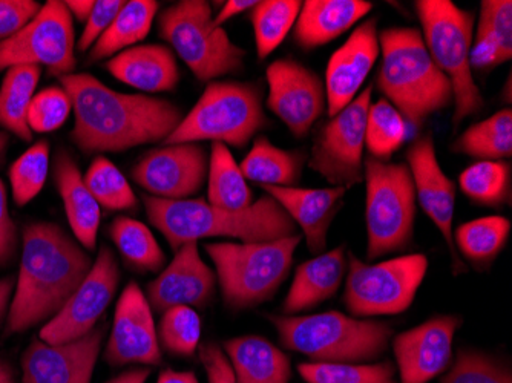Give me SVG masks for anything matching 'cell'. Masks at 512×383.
<instances>
[{"instance_id":"obj_12","label":"cell","mask_w":512,"mask_h":383,"mask_svg":"<svg viewBox=\"0 0 512 383\" xmlns=\"http://www.w3.org/2000/svg\"><path fill=\"white\" fill-rule=\"evenodd\" d=\"M373 85L341 112L330 117L313 138L309 167L332 187H350L364 181L365 129Z\"/></svg>"},{"instance_id":"obj_40","label":"cell","mask_w":512,"mask_h":383,"mask_svg":"<svg viewBox=\"0 0 512 383\" xmlns=\"http://www.w3.org/2000/svg\"><path fill=\"white\" fill-rule=\"evenodd\" d=\"M298 373L309 383H398L396 368L391 362L381 364H318L298 365Z\"/></svg>"},{"instance_id":"obj_38","label":"cell","mask_w":512,"mask_h":383,"mask_svg":"<svg viewBox=\"0 0 512 383\" xmlns=\"http://www.w3.org/2000/svg\"><path fill=\"white\" fill-rule=\"evenodd\" d=\"M408 128L401 112L388 100L371 103L365 129V148L370 157L388 161L407 140Z\"/></svg>"},{"instance_id":"obj_6","label":"cell","mask_w":512,"mask_h":383,"mask_svg":"<svg viewBox=\"0 0 512 383\" xmlns=\"http://www.w3.org/2000/svg\"><path fill=\"white\" fill-rule=\"evenodd\" d=\"M421 20L422 39L434 65L450 80L453 88L454 129L463 120L479 114L485 106L482 92L474 82L470 65L473 45L474 14L462 10L450 0L414 2Z\"/></svg>"},{"instance_id":"obj_39","label":"cell","mask_w":512,"mask_h":383,"mask_svg":"<svg viewBox=\"0 0 512 383\" xmlns=\"http://www.w3.org/2000/svg\"><path fill=\"white\" fill-rule=\"evenodd\" d=\"M83 178L97 203L106 210H129L137 206L131 184L108 158L102 155L94 158Z\"/></svg>"},{"instance_id":"obj_29","label":"cell","mask_w":512,"mask_h":383,"mask_svg":"<svg viewBox=\"0 0 512 383\" xmlns=\"http://www.w3.org/2000/svg\"><path fill=\"white\" fill-rule=\"evenodd\" d=\"M306 161L304 152L279 149L266 137H256L240 167L246 180L261 184V187H295L301 180Z\"/></svg>"},{"instance_id":"obj_57","label":"cell","mask_w":512,"mask_h":383,"mask_svg":"<svg viewBox=\"0 0 512 383\" xmlns=\"http://www.w3.org/2000/svg\"><path fill=\"white\" fill-rule=\"evenodd\" d=\"M8 135L4 132H0V155L4 154L5 148H7Z\"/></svg>"},{"instance_id":"obj_49","label":"cell","mask_w":512,"mask_h":383,"mask_svg":"<svg viewBox=\"0 0 512 383\" xmlns=\"http://www.w3.org/2000/svg\"><path fill=\"white\" fill-rule=\"evenodd\" d=\"M198 356L206 370L209 383H237L234 370L230 367L223 348L218 347L214 342H207L198 347Z\"/></svg>"},{"instance_id":"obj_41","label":"cell","mask_w":512,"mask_h":383,"mask_svg":"<svg viewBox=\"0 0 512 383\" xmlns=\"http://www.w3.org/2000/svg\"><path fill=\"white\" fill-rule=\"evenodd\" d=\"M50 171V145L37 141L10 167V183L17 206L33 201L42 192Z\"/></svg>"},{"instance_id":"obj_31","label":"cell","mask_w":512,"mask_h":383,"mask_svg":"<svg viewBox=\"0 0 512 383\" xmlns=\"http://www.w3.org/2000/svg\"><path fill=\"white\" fill-rule=\"evenodd\" d=\"M40 74L39 66H14L8 69L0 88V126L23 141L33 138L28 126V109L36 95Z\"/></svg>"},{"instance_id":"obj_42","label":"cell","mask_w":512,"mask_h":383,"mask_svg":"<svg viewBox=\"0 0 512 383\" xmlns=\"http://www.w3.org/2000/svg\"><path fill=\"white\" fill-rule=\"evenodd\" d=\"M158 342L168 353L191 357L200 347L201 318L192 307H172L158 325Z\"/></svg>"},{"instance_id":"obj_13","label":"cell","mask_w":512,"mask_h":383,"mask_svg":"<svg viewBox=\"0 0 512 383\" xmlns=\"http://www.w3.org/2000/svg\"><path fill=\"white\" fill-rule=\"evenodd\" d=\"M73 16L65 2L48 0L37 16L10 39L0 40V71L14 66H45L53 76L73 74Z\"/></svg>"},{"instance_id":"obj_52","label":"cell","mask_w":512,"mask_h":383,"mask_svg":"<svg viewBox=\"0 0 512 383\" xmlns=\"http://www.w3.org/2000/svg\"><path fill=\"white\" fill-rule=\"evenodd\" d=\"M65 5L71 16L76 17L79 22H86L88 17L91 16L96 2H92V0H69V2H65Z\"/></svg>"},{"instance_id":"obj_48","label":"cell","mask_w":512,"mask_h":383,"mask_svg":"<svg viewBox=\"0 0 512 383\" xmlns=\"http://www.w3.org/2000/svg\"><path fill=\"white\" fill-rule=\"evenodd\" d=\"M502 63V56H500L499 48H497L493 37L483 25L477 23L476 36H474L470 51L471 69L491 71Z\"/></svg>"},{"instance_id":"obj_50","label":"cell","mask_w":512,"mask_h":383,"mask_svg":"<svg viewBox=\"0 0 512 383\" xmlns=\"http://www.w3.org/2000/svg\"><path fill=\"white\" fill-rule=\"evenodd\" d=\"M17 230L8 212L7 190L0 180V267L7 266L16 255Z\"/></svg>"},{"instance_id":"obj_24","label":"cell","mask_w":512,"mask_h":383,"mask_svg":"<svg viewBox=\"0 0 512 383\" xmlns=\"http://www.w3.org/2000/svg\"><path fill=\"white\" fill-rule=\"evenodd\" d=\"M371 8L365 0H307L302 2L293 39L302 50H315L347 33Z\"/></svg>"},{"instance_id":"obj_10","label":"cell","mask_w":512,"mask_h":383,"mask_svg":"<svg viewBox=\"0 0 512 383\" xmlns=\"http://www.w3.org/2000/svg\"><path fill=\"white\" fill-rule=\"evenodd\" d=\"M364 180L367 258L375 261L410 247L416 220V190L407 164L373 157L364 158Z\"/></svg>"},{"instance_id":"obj_1","label":"cell","mask_w":512,"mask_h":383,"mask_svg":"<svg viewBox=\"0 0 512 383\" xmlns=\"http://www.w3.org/2000/svg\"><path fill=\"white\" fill-rule=\"evenodd\" d=\"M59 80L76 114L71 140L85 154L165 141L183 120L180 108L169 100L122 94L91 74H68Z\"/></svg>"},{"instance_id":"obj_51","label":"cell","mask_w":512,"mask_h":383,"mask_svg":"<svg viewBox=\"0 0 512 383\" xmlns=\"http://www.w3.org/2000/svg\"><path fill=\"white\" fill-rule=\"evenodd\" d=\"M256 4L258 2H255V0H229L221 8L220 13L214 17V23L217 27H223V23H226L227 20L234 19V17L252 10Z\"/></svg>"},{"instance_id":"obj_9","label":"cell","mask_w":512,"mask_h":383,"mask_svg":"<svg viewBox=\"0 0 512 383\" xmlns=\"http://www.w3.org/2000/svg\"><path fill=\"white\" fill-rule=\"evenodd\" d=\"M158 34L174 48L200 82L240 73L246 51L214 23L209 2L183 0L158 17Z\"/></svg>"},{"instance_id":"obj_21","label":"cell","mask_w":512,"mask_h":383,"mask_svg":"<svg viewBox=\"0 0 512 383\" xmlns=\"http://www.w3.org/2000/svg\"><path fill=\"white\" fill-rule=\"evenodd\" d=\"M381 54L378 19L365 20L348 37L347 42L333 53L325 69L327 112L335 117L356 99Z\"/></svg>"},{"instance_id":"obj_22","label":"cell","mask_w":512,"mask_h":383,"mask_svg":"<svg viewBox=\"0 0 512 383\" xmlns=\"http://www.w3.org/2000/svg\"><path fill=\"white\" fill-rule=\"evenodd\" d=\"M215 273L198 252L197 243L181 246L174 261L148 285V302L158 313L172 307H204L214 298Z\"/></svg>"},{"instance_id":"obj_16","label":"cell","mask_w":512,"mask_h":383,"mask_svg":"<svg viewBox=\"0 0 512 383\" xmlns=\"http://www.w3.org/2000/svg\"><path fill=\"white\" fill-rule=\"evenodd\" d=\"M407 166L413 178L416 200L425 215L433 221L440 235L447 241L456 276L467 272L454 244L453 220L456 209V184L442 171L437 161L436 146L431 132L416 138L407 149Z\"/></svg>"},{"instance_id":"obj_36","label":"cell","mask_w":512,"mask_h":383,"mask_svg":"<svg viewBox=\"0 0 512 383\" xmlns=\"http://www.w3.org/2000/svg\"><path fill=\"white\" fill-rule=\"evenodd\" d=\"M109 236L123 258L135 269L158 272L165 266V252L161 250L151 229L140 221L128 217L115 218L109 227Z\"/></svg>"},{"instance_id":"obj_46","label":"cell","mask_w":512,"mask_h":383,"mask_svg":"<svg viewBox=\"0 0 512 383\" xmlns=\"http://www.w3.org/2000/svg\"><path fill=\"white\" fill-rule=\"evenodd\" d=\"M123 5H125V2H122V0H100V2H96L79 39V50L82 53L96 45L97 40L111 27V23L114 22Z\"/></svg>"},{"instance_id":"obj_26","label":"cell","mask_w":512,"mask_h":383,"mask_svg":"<svg viewBox=\"0 0 512 383\" xmlns=\"http://www.w3.org/2000/svg\"><path fill=\"white\" fill-rule=\"evenodd\" d=\"M345 246L316 255L296 269L292 287L283 304L286 315L312 310L338 293L347 273Z\"/></svg>"},{"instance_id":"obj_25","label":"cell","mask_w":512,"mask_h":383,"mask_svg":"<svg viewBox=\"0 0 512 383\" xmlns=\"http://www.w3.org/2000/svg\"><path fill=\"white\" fill-rule=\"evenodd\" d=\"M105 66L115 79L140 91H172L180 82L177 59L165 45L132 46Z\"/></svg>"},{"instance_id":"obj_44","label":"cell","mask_w":512,"mask_h":383,"mask_svg":"<svg viewBox=\"0 0 512 383\" xmlns=\"http://www.w3.org/2000/svg\"><path fill=\"white\" fill-rule=\"evenodd\" d=\"M73 109V103L63 88H46L34 95L30 109H28V126L31 132L46 134L59 129L69 112Z\"/></svg>"},{"instance_id":"obj_8","label":"cell","mask_w":512,"mask_h":383,"mask_svg":"<svg viewBox=\"0 0 512 383\" xmlns=\"http://www.w3.org/2000/svg\"><path fill=\"white\" fill-rule=\"evenodd\" d=\"M270 125L263 109V88L255 83H207L200 100L165 145L212 141L234 148L244 146Z\"/></svg>"},{"instance_id":"obj_18","label":"cell","mask_w":512,"mask_h":383,"mask_svg":"<svg viewBox=\"0 0 512 383\" xmlns=\"http://www.w3.org/2000/svg\"><path fill=\"white\" fill-rule=\"evenodd\" d=\"M105 359L114 367L158 365L161 362L151 305L137 282H129L117 302Z\"/></svg>"},{"instance_id":"obj_53","label":"cell","mask_w":512,"mask_h":383,"mask_svg":"<svg viewBox=\"0 0 512 383\" xmlns=\"http://www.w3.org/2000/svg\"><path fill=\"white\" fill-rule=\"evenodd\" d=\"M157 383H200L192 371L166 370L160 374Z\"/></svg>"},{"instance_id":"obj_20","label":"cell","mask_w":512,"mask_h":383,"mask_svg":"<svg viewBox=\"0 0 512 383\" xmlns=\"http://www.w3.org/2000/svg\"><path fill=\"white\" fill-rule=\"evenodd\" d=\"M105 328L96 327L83 338L51 345L34 339L22 356L23 383H91L102 348Z\"/></svg>"},{"instance_id":"obj_33","label":"cell","mask_w":512,"mask_h":383,"mask_svg":"<svg viewBox=\"0 0 512 383\" xmlns=\"http://www.w3.org/2000/svg\"><path fill=\"white\" fill-rule=\"evenodd\" d=\"M451 151L477 161H500L512 155V112L502 109L470 126L456 138Z\"/></svg>"},{"instance_id":"obj_28","label":"cell","mask_w":512,"mask_h":383,"mask_svg":"<svg viewBox=\"0 0 512 383\" xmlns=\"http://www.w3.org/2000/svg\"><path fill=\"white\" fill-rule=\"evenodd\" d=\"M223 351L237 383H289L292 376L287 354L261 336L229 339Z\"/></svg>"},{"instance_id":"obj_45","label":"cell","mask_w":512,"mask_h":383,"mask_svg":"<svg viewBox=\"0 0 512 383\" xmlns=\"http://www.w3.org/2000/svg\"><path fill=\"white\" fill-rule=\"evenodd\" d=\"M480 25L488 30L499 48L503 62L512 57L511 0H483L480 4Z\"/></svg>"},{"instance_id":"obj_3","label":"cell","mask_w":512,"mask_h":383,"mask_svg":"<svg viewBox=\"0 0 512 383\" xmlns=\"http://www.w3.org/2000/svg\"><path fill=\"white\" fill-rule=\"evenodd\" d=\"M146 212L155 229L177 252L204 238H234L241 243H266L298 235V227L270 195L244 210H226L203 200H161L145 197Z\"/></svg>"},{"instance_id":"obj_34","label":"cell","mask_w":512,"mask_h":383,"mask_svg":"<svg viewBox=\"0 0 512 383\" xmlns=\"http://www.w3.org/2000/svg\"><path fill=\"white\" fill-rule=\"evenodd\" d=\"M511 232V223L505 217L479 218L463 223L454 232L457 253L473 264L477 270L490 267L505 249Z\"/></svg>"},{"instance_id":"obj_7","label":"cell","mask_w":512,"mask_h":383,"mask_svg":"<svg viewBox=\"0 0 512 383\" xmlns=\"http://www.w3.org/2000/svg\"><path fill=\"white\" fill-rule=\"evenodd\" d=\"M301 239L298 233L266 243L206 244L226 307L246 310L270 301L286 281Z\"/></svg>"},{"instance_id":"obj_54","label":"cell","mask_w":512,"mask_h":383,"mask_svg":"<svg viewBox=\"0 0 512 383\" xmlns=\"http://www.w3.org/2000/svg\"><path fill=\"white\" fill-rule=\"evenodd\" d=\"M149 376H151L149 368H132L106 383H145Z\"/></svg>"},{"instance_id":"obj_2","label":"cell","mask_w":512,"mask_h":383,"mask_svg":"<svg viewBox=\"0 0 512 383\" xmlns=\"http://www.w3.org/2000/svg\"><path fill=\"white\" fill-rule=\"evenodd\" d=\"M91 258L53 223L28 224L5 334L51 321L91 270Z\"/></svg>"},{"instance_id":"obj_30","label":"cell","mask_w":512,"mask_h":383,"mask_svg":"<svg viewBox=\"0 0 512 383\" xmlns=\"http://www.w3.org/2000/svg\"><path fill=\"white\" fill-rule=\"evenodd\" d=\"M158 2L154 0H131L125 2L111 27L92 46L89 53L91 62L117 56L122 51L137 46L151 31L152 22L158 13Z\"/></svg>"},{"instance_id":"obj_56","label":"cell","mask_w":512,"mask_h":383,"mask_svg":"<svg viewBox=\"0 0 512 383\" xmlns=\"http://www.w3.org/2000/svg\"><path fill=\"white\" fill-rule=\"evenodd\" d=\"M0 383H16L13 370L4 361H0Z\"/></svg>"},{"instance_id":"obj_4","label":"cell","mask_w":512,"mask_h":383,"mask_svg":"<svg viewBox=\"0 0 512 383\" xmlns=\"http://www.w3.org/2000/svg\"><path fill=\"white\" fill-rule=\"evenodd\" d=\"M382 63L375 85L405 122L422 128L431 115L453 103L450 80L434 65L417 28H387L379 33Z\"/></svg>"},{"instance_id":"obj_14","label":"cell","mask_w":512,"mask_h":383,"mask_svg":"<svg viewBox=\"0 0 512 383\" xmlns=\"http://www.w3.org/2000/svg\"><path fill=\"white\" fill-rule=\"evenodd\" d=\"M119 281L117 259L109 247L103 246L79 289L65 307L43 325L40 339L51 345L66 344L94 330L114 299Z\"/></svg>"},{"instance_id":"obj_32","label":"cell","mask_w":512,"mask_h":383,"mask_svg":"<svg viewBox=\"0 0 512 383\" xmlns=\"http://www.w3.org/2000/svg\"><path fill=\"white\" fill-rule=\"evenodd\" d=\"M207 175V203L226 210H244L252 206V190L241 172L240 164L223 143H212Z\"/></svg>"},{"instance_id":"obj_35","label":"cell","mask_w":512,"mask_h":383,"mask_svg":"<svg viewBox=\"0 0 512 383\" xmlns=\"http://www.w3.org/2000/svg\"><path fill=\"white\" fill-rule=\"evenodd\" d=\"M301 5L299 0H264L250 10L258 59H267L284 42L295 27Z\"/></svg>"},{"instance_id":"obj_17","label":"cell","mask_w":512,"mask_h":383,"mask_svg":"<svg viewBox=\"0 0 512 383\" xmlns=\"http://www.w3.org/2000/svg\"><path fill=\"white\" fill-rule=\"evenodd\" d=\"M209 171L206 149L197 143L152 149L132 167V178L161 200H188L200 192Z\"/></svg>"},{"instance_id":"obj_55","label":"cell","mask_w":512,"mask_h":383,"mask_svg":"<svg viewBox=\"0 0 512 383\" xmlns=\"http://www.w3.org/2000/svg\"><path fill=\"white\" fill-rule=\"evenodd\" d=\"M14 281L11 278L0 279V321L7 315L8 304H10L11 293L14 290Z\"/></svg>"},{"instance_id":"obj_23","label":"cell","mask_w":512,"mask_h":383,"mask_svg":"<svg viewBox=\"0 0 512 383\" xmlns=\"http://www.w3.org/2000/svg\"><path fill=\"white\" fill-rule=\"evenodd\" d=\"M266 194L278 201L296 227L302 230L313 255H321L327 247V232L344 206L347 189H301V187L263 186Z\"/></svg>"},{"instance_id":"obj_11","label":"cell","mask_w":512,"mask_h":383,"mask_svg":"<svg viewBox=\"0 0 512 383\" xmlns=\"http://www.w3.org/2000/svg\"><path fill=\"white\" fill-rule=\"evenodd\" d=\"M428 270L422 253L370 264L348 255L344 304L353 318L404 313L416 298Z\"/></svg>"},{"instance_id":"obj_58","label":"cell","mask_w":512,"mask_h":383,"mask_svg":"<svg viewBox=\"0 0 512 383\" xmlns=\"http://www.w3.org/2000/svg\"><path fill=\"white\" fill-rule=\"evenodd\" d=\"M506 102L511 103V76L508 77V82H506Z\"/></svg>"},{"instance_id":"obj_43","label":"cell","mask_w":512,"mask_h":383,"mask_svg":"<svg viewBox=\"0 0 512 383\" xmlns=\"http://www.w3.org/2000/svg\"><path fill=\"white\" fill-rule=\"evenodd\" d=\"M440 383H512L511 371L488 354L460 350L456 364Z\"/></svg>"},{"instance_id":"obj_19","label":"cell","mask_w":512,"mask_h":383,"mask_svg":"<svg viewBox=\"0 0 512 383\" xmlns=\"http://www.w3.org/2000/svg\"><path fill=\"white\" fill-rule=\"evenodd\" d=\"M462 325L457 316H434L396 336L394 356L401 383H428L445 373L453 359L454 334Z\"/></svg>"},{"instance_id":"obj_15","label":"cell","mask_w":512,"mask_h":383,"mask_svg":"<svg viewBox=\"0 0 512 383\" xmlns=\"http://www.w3.org/2000/svg\"><path fill=\"white\" fill-rule=\"evenodd\" d=\"M266 77L267 108L295 137H306L327 106L324 82L312 69L293 59L270 63Z\"/></svg>"},{"instance_id":"obj_5","label":"cell","mask_w":512,"mask_h":383,"mask_svg":"<svg viewBox=\"0 0 512 383\" xmlns=\"http://www.w3.org/2000/svg\"><path fill=\"white\" fill-rule=\"evenodd\" d=\"M278 331L279 344L318 364H364L387 351L393 328L387 322L370 321L325 311L309 316H269Z\"/></svg>"},{"instance_id":"obj_37","label":"cell","mask_w":512,"mask_h":383,"mask_svg":"<svg viewBox=\"0 0 512 383\" xmlns=\"http://www.w3.org/2000/svg\"><path fill=\"white\" fill-rule=\"evenodd\" d=\"M459 186L479 206H503L511 200V166L505 160L476 161L460 174Z\"/></svg>"},{"instance_id":"obj_27","label":"cell","mask_w":512,"mask_h":383,"mask_svg":"<svg viewBox=\"0 0 512 383\" xmlns=\"http://www.w3.org/2000/svg\"><path fill=\"white\" fill-rule=\"evenodd\" d=\"M54 180L65 206L66 218L77 241L86 250L97 246L102 210L73 157L66 151H59L54 160Z\"/></svg>"},{"instance_id":"obj_47","label":"cell","mask_w":512,"mask_h":383,"mask_svg":"<svg viewBox=\"0 0 512 383\" xmlns=\"http://www.w3.org/2000/svg\"><path fill=\"white\" fill-rule=\"evenodd\" d=\"M42 5L34 0H0V40L10 39L37 16Z\"/></svg>"}]
</instances>
